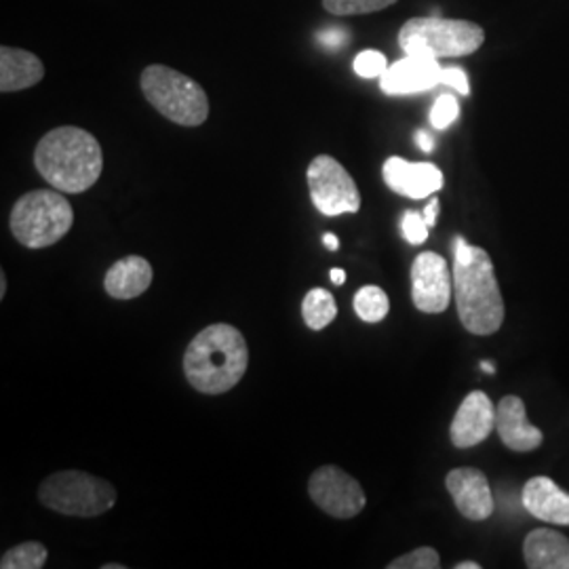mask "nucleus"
Returning a JSON list of instances; mask_svg holds the SVG:
<instances>
[{
  "instance_id": "4",
  "label": "nucleus",
  "mask_w": 569,
  "mask_h": 569,
  "mask_svg": "<svg viewBox=\"0 0 569 569\" xmlns=\"http://www.w3.org/2000/svg\"><path fill=\"white\" fill-rule=\"evenodd\" d=\"M140 82L143 98L167 121L182 127H199L207 121L209 98L203 87L190 77L163 63H152L143 68Z\"/></svg>"
},
{
  "instance_id": "24",
  "label": "nucleus",
  "mask_w": 569,
  "mask_h": 569,
  "mask_svg": "<svg viewBox=\"0 0 569 569\" xmlns=\"http://www.w3.org/2000/svg\"><path fill=\"white\" fill-rule=\"evenodd\" d=\"M441 568L439 552L430 547L411 550L403 557H397L388 563V569H437Z\"/></svg>"
},
{
  "instance_id": "19",
  "label": "nucleus",
  "mask_w": 569,
  "mask_h": 569,
  "mask_svg": "<svg viewBox=\"0 0 569 569\" xmlns=\"http://www.w3.org/2000/svg\"><path fill=\"white\" fill-rule=\"evenodd\" d=\"M523 555L529 569H569V540L555 529H533Z\"/></svg>"
},
{
  "instance_id": "28",
  "label": "nucleus",
  "mask_w": 569,
  "mask_h": 569,
  "mask_svg": "<svg viewBox=\"0 0 569 569\" xmlns=\"http://www.w3.org/2000/svg\"><path fill=\"white\" fill-rule=\"evenodd\" d=\"M443 84H449L460 96H470L467 72L462 68H443Z\"/></svg>"
},
{
  "instance_id": "22",
  "label": "nucleus",
  "mask_w": 569,
  "mask_h": 569,
  "mask_svg": "<svg viewBox=\"0 0 569 569\" xmlns=\"http://www.w3.org/2000/svg\"><path fill=\"white\" fill-rule=\"evenodd\" d=\"M47 563V549L41 542H23L7 550L0 559L2 569H41Z\"/></svg>"
},
{
  "instance_id": "2",
  "label": "nucleus",
  "mask_w": 569,
  "mask_h": 569,
  "mask_svg": "<svg viewBox=\"0 0 569 569\" xmlns=\"http://www.w3.org/2000/svg\"><path fill=\"white\" fill-rule=\"evenodd\" d=\"M249 348L243 333L228 323L204 327L186 348L183 373L203 395H224L243 380Z\"/></svg>"
},
{
  "instance_id": "14",
  "label": "nucleus",
  "mask_w": 569,
  "mask_h": 569,
  "mask_svg": "<svg viewBox=\"0 0 569 569\" xmlns=\"http://www.w3.org/2000/svg\"><path fill=\"white\" fill-rule=\"evenodd\" d=\"M382 176L392 192L416 201L428 199L443 188V173L437 164L409 163L401 157H390L382 167Z\"/></svg>"
},
{
  "instance_id": "13",
  "label": "nucleus",
  "mask_w": 569,
  "mask_h": 569,
  "mask_svg": "<svg viewBox=\"0 0 569 569\" xmlns=\"http://www.w3.org/2000/svg\"><path fill=\"white\" fill-rule=\"evenodd\" d=\"M437 84H443V66L439 60L422 56H406L403 60L388 66L380 77V89L387 96H409L422 93Z\"/></svg>"
},
{
  "instance_id": "8",
  "label": "nucleus",
  "mask_w": 569,
  "mask_h": 569,
  "mask_svg": "<svg viewBox=\"0 0 569 569\" xmlns=\"http://www.w3.org/2000/svg\"><path fill=\"white\" fill-rule=\"evenodd\" d=\"M308 190L315 207L329 218L342 213H357L361 207V194L357 182L345 169V164L329 154H319L306 171Z\"/></svg>"
},
{
  "instance_id": "27",
  "label": "nucleus",
  "mask_w": 569,
  "mask_h": 569,
  "mask_svg": "<svg viewBox=\"0 0 569 569\" xmlns=\"http://www.w3.org/2000/svg\"><path fill=\"white\" fill-rule=\"evenodd\" d=\"M401 230H403V237L407 239V243L422 244L428 239L427 220L422 213L418 211H406L403 213V220H401Z\"/></svg>"
},
{
  "instance_id": "9",
  "label": "nucleus",
  "mask_w": 569,
  "mask_h": 569,
  "mask_svg": "<svg viewBox=\"0 0 569 569\" xmlns=\"http://www.w3.org/2000/svg\"><path fill=\"white\" fill-rule=\"evenodd\" d=\"M308 496L319 509L336 519H352L366 509V491L342 468H317L308 481Z\"/></svg>"
},
{
  "instance_id": "26",
  "label": "nucleus",
  "mask_w": 569,
  "mask_h": 569,
  "mask_svg": "<svg viewBox=\"0 0 569 569\" xmlns=\"http://www.w3.org/2000/svg\"><path fill=\"white\" fill-rule=\"evenodd\" d=\"M460 117V103L453 96H441L430 110V124L439 131L448 129Z\"/></svg>"
},
{
  "instance_id": "29",
  "label": "nucleus",
  "mask_w": 569,
  "mask_h": 569,
  "mask_svg": "<svg viewBox=\"0 0 569 569\" xmlns=\"http://www.w3.org/2000/svg\"><path fill=\"white\" fill-rule=\"evenodd\" d=\"M348 34H350V32L345 30V28H329V30L319 34V42L326 44L327 49L336 51V49H342L346 42L350 41Z\"/></svg>"
},
{
  "instance_id": "25",
  "label": "nucleus",
  "mask_w": 569,
  "mask_h": 569,
  "mask_svg": "<svg viewBox=\"0 0 569 569\" xmlns=\"http://www.w3.org/2000/svg\"><path fill=\"white\" fill-rule=\"evenodd\" d=\"M352 68L361 79H380L388 70V61L380 51L366 49L355 58Z\"/></svg>"
},
{
  "instance_id": "30",
  "label": "nucleus",
  "mask_w": 569,
  "mask_h": 569,
  "mask_svg": "<svg viewBox=\"0 0 569 569\" xmlns=\"http://www.w3.org/2000/svg\"><path fill=\"white\" fill-rule=\"evenodd\" d=\"M439 199H432L430 203L427 204V209H425V220H427L428 228H432V226L437 224V218H439Z\"/></svg>"
},
{
  "instance_id": "6",
  "label": "nucleus",
  "mask_w": 569,
  "mask_h": 569,
  "mask_svg": "<svg viewBox=\"0 0 569 569\" xmlns=\"http://www.w3.org/2000/svg\"><path fill=\"white\" fill-rule=\"evenodd\" d=\"M74 224V211L60 190H32L11 211V232L23 247L44 249L61 241Z\"/></svg>"
},
{
  "instance_id": "18",
  "label": "nucleus",
  "mask_w": 569,
  "mask_h": 569,
  "mask_svg": "<svg viewBox=\"0 0 569 569\" xmlns=\"http://www.w3.org/2000/svg\"><path fill=\"white\" fill-rule=\"evenodd\" d=\"M152 284V266L140 256H127L106 272V293L114 300H133Z\"/></svg>"
},
{
  "instance_id": "16",
  "label": "nucleus",
  "mask_w": 569,
  "mask_h": 569,
  "mask_svg": "<svg viewBox=\"0 0 569 569\" xmlns=\"http://www.w3.org/2000/svg\"><path fill=\"white\" fill-rule=\"evenodd\" d=\"M523 507L550 526H569V493L550 477H533L523 488Z\"/></svg>"
},
{
  "instance_id": "37",
  "label": "nucleus",
  "mask_w": 569,
  "mask_h": 569,
  "mask_svg": "<svg viewBox=\"0 0 569 569\" xmlns=\"http://www.w3.org/2000/svg\"><path fill=\"white\" fill-rule=\"evenodd\" d=\"M103 569H124V566H114V563H108V566H103Z\"/></svg>"
},
{
  "instance_id": "15",
  "label": "nucleus",
  "mask_w": 569,
  "mask_h": 569,
  "mask_svg": "<svg viewBox=\"0 0 569 569\" xmlns=\"http://www.w3.org/2000/svg\"><path fill=\"white\" fill-rule=\"evenodd\" d=\"M496 428L502 443L519 453L533 451L545 441L542 430L529 422L526 403L515 395L505 397L500 406L496 407Z\"/></svg>"
},
{
  "instance_id": "34",
  "label": "nucleus",
  "mask_w": 569,
  "mask_h": 569,
  "mask_svg": "<svg viewBox=\"0 0 569 569\" xmlns=\"http://www.w3.org/2000/svg\"><path fill=\"white\" fill-rule=\"evenodd\" d=\"M4 293H7V274L0 272V298H4Z\"/></svg>"
},
{
  "instance_id": "35",
  "label": "nucleus",
  "mask_w": 569,
  "mask_h": 569,
  "mask_svg": "<svg viewBox=\"0 0 569 569\" xmlns=\"http://www.w3.org/2000/svg\"><path fill=\"white\" fill-rule=\"evenodd\" d=\"M456 569H481L479 563H472V561H465V563H458Z\"/></svg>"
},
{
  "instance_id": "12",
  "label": "nucleus",
  "mask_w": 569,
  "mask_h": 569,
  "mask_svg": "<svg viewBox=\"0 0 569 569\" xmlns=\"http://www.w3.org/2000/svg\"><path fill=\"white\" fill-rule=\"evenodd\" d=\"M493 428H496V406L491 403L486 392L475 390L458 407L451 420L449 437L456 448L467 449L483 443Z\"/></svg>"
},
{
  "instance_id": "5",
  "label": "nucleus",
  "mask_w": 569,
  "mask_h": 569,
  "mask_svg": "<svg viewBox=\"0 0 569 569\" xmlns=\"http://www.w3.org/2000/svg\"><path fill=\"white\" fill-rule=\"evenodd\" d=\"M486 42V30L467 20L413 18L399 30V44L406 56L422 58H465Z\"/></svg>"
},
{
  "instance_id": "33",
  "label": "nucleus",
  "mask_w": 569,
  "mask_h": 569,
  "mask_svg": "<svg viewBox=\"0 0 569 569\" xmlns=\"http://www.w3.org/2000/svg\"><path fill=\"white\" fill-rule=\"evenodd\" d=\"M323 243H326L329 251H338V249H340L338 237H336V234H331V232H327L326 237H323Z\"/></svg>"
},
{
  "instance_id": "36",
  "label": "nucleus",
  "mask_w": 569,
  "mask_h": 569,
  "mask_svg": "<svg viewBox=\"0 0 569 569\" xmlns=\"http://www.w3.org/2000/svg\"><path fill=\"white\" fill-rule=\"evenodd\" d=\"M481 369H483L486 373H496V367H493V363H489V361H483Z\"/></svg>"
},
{
  "instance_id": "1",
  "label": "nucleus",
  "mask_w": 569,
  "mask_h": 569,
  "mask_svg": "<svg viewBox=\"0 0 569 569\" xmlns=\"http://www.w3.org/2000/svg\"><path fill=\"white\" fill-rule=\"evenodd\" d=\"M453 296L462 326L475 336H491L505 323V300L488 251L453 241Z\"/></svg>"
},
{
  "instance_id": "17",
  "label": "nucleus",
  "mask_w": 569,
  "mask_h": 569,
  "mask_svg": "<svg viewBox=\"0 0 569 569\" xmlns=\"http://www.w3.org/2000/svg\"><path fill=\"white\" fill-rule=\"evenodd\" d=\"M44 77L42 61L16 47H0V91L16 93L39 84Z\"/></svg>"
},
{
  "instance_id": "11",
  "label": "nucleus",
  "mask_w": 569,
  "mask_h": 569,
  "mask_svg": "<svg viewBox=\"0 0 569 569\" xmlns=\"http://www.w3.org/2000/svg\"><path fill=\"white\" fill-rule=\"evenodd\" d=\"M449 496L468 521H486L496 509L488 477L477 468H456L446 477Z\"/></svg>"
},
{
  "instance_id": "21",
  "label": "nucleus",
  "mask_w": 569,
  "mask_h": 569,
  "mask_svg": "<svg viewBox=\"0 0 569 569\" xmlns=\"http://www.w3.org/2000/svg\"><path fill=\"white\" fill-rule=\"evenodd\" d=\"M390 310L387 291L376 287V284H367L363 289L357 291L355 296V312L361 321L366 323H380Z\"/></svg>"
},
{
  "instance_id": "7",
  "label": "nucleus",
  "mask_w": 569,
  "mask_h": 569,
  "mask_svg": "<svg viewBox=\"0 0 569 569\" xmlns=\"http://www.w3.org/2000/svg\"><path fill=\"white\" fill-rule=\"evenodd\" d=\"M39 500L68 517H98L117 505V489L82 470H61L42 481Z\"/></svg>"
},
{
  "instance_id": "23",
  "label": "nucleus",
  "mask_w": 569,
  "mask_h": 569,
  "mask_svg": "<svg viewBox=\"0 0 569 569\" xmlns=\"http://www.w3.org/2000/svg\"><path fill=\"white\" fill-rule=\"evenodd\" d=\"M397 0H323V9L331 16H367L392 7Z\"/></svg>"
},
{
  "instance_id": "31",
  "label": "nucleus",
  "mask_w": 569,
  "mask_h": 569,
  "mask_svg": "<svg viewBox=\"0 0 569 569\" xmlns=\"http://www.w3.org/2000/svg\"><path fill=\"white\" fill-rule=\"evenodd\" d=\"M416 143H418V148L422 150V152H432L435 150V140L428 136L427 131H418L416 133Z\"/></svg>"
},
{
  "instance_id": "32",
  "label": "nucleus",
  "mask_w": 569,
  "mask_h": 569,
  "mask_svg": "<svg viewBox=\"0 0 569 569\" xmlns=\"http://www.w3.org/2000/svg\"><path fill=\"white\" fill-rule=\"evenodd\" d=\"M329 279H331V283L333 284H345L346 272L342 268H333V270H329Z\"/></svg>"
},
{
  "instance_id": "3",
  "label": "nucleus",
  "mask_w": 569,
  "mask_h": 569,
  "mask_svg": "<svg viewBox=\"0 0 569 569\" xmlns=\"http://www.w3.org/2000/svg\"><path fill=\"white\" fill-rule=\"evenodd\" d=\"M34 164L56 190L81 194L102 176V146L81 127H58L42 136L34 150Z\"/></svg>"
},
{
  "instance_id": "20",
  "label": "nucleus",
  "mask_w": 569,
  "mask_h": 569,
  "mask_svg": "<svg viewBox=\"0 0 569 569\" xmlns=\"http://www.w3.org/2000/svg\"><path fill=\"white\" fill-rule=\"evenodd\" d=\"M302 317L306 326L312 331L326 329L338 317V306L333 296L326 289H310L302 302Z\"/></svg>"
},
{
  "instance_id": "10",
  "label": "nucleus",
  "mask_w": 569,
  "mask_h": 569,
  "mask_svg": "<svg viewBox=\"0 0 569 569\" xmlns=\"http://www.w3.org/2000/svg\"><path fill=\"white\" fill-rule=\"evenodd\" d=\"M453 296V274H449L448 262L439 253L425 251L411 266V300L418 310L427 315H439L448 310Z\"/></svg>"
}]
</instances>
